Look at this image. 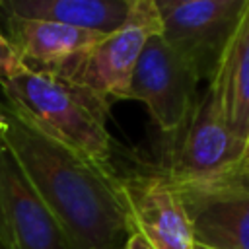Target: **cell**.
Masks as SVG:
<instances>
[{
    "mask_svg": "<svg viewBox=\"0 0 249 249\" xmlns=\"http://www.w3.org/2000/svg\"><path fill=\"white\" fill-rule=\"evenodd\" d=\"M2 18L8 29L6 37L16 47L23 64L31 68H47L58 64L86 51L103 37V33L84 31L54 21L23 19L14 16Z\"/></svg>",
    "mask_w": 249,
    "mask_h": 249,
    "instance_id": "7c38bea8",
    "label": "cell"
},
{
    "mask_svg": "<svg viewBox=\"0 0 249 249\" xmlns=\"http://www.w3.org/2000/svg\"><path fill=\"white\" fill-rule=\"evenodd\" d=\"M163 41L210 80L249 0H154Z\"/></svg>",
    "mask_w": 249,
    "mask_h": 249,
    "instance_id": "5b68a950",
    "label": "cell"
},
{
    "mask_svg": "<svg viewBox=\"0 0 249 249\" xmlns=\"http://www.w3.org/2000/svg\"><path fill=\"white\" fill-rule=\"evenodd\" d=\"M0 150H2V144H0Z\"/></svg>",
    "mask_w": 249,
    "mask_h": 249,
    "instance_id": "e0dca14e",
    "label": "cell"
},
{
    "mask_svg": "<svg viewBox=\"0 0 249 249\" xmlns=\"http://www.w3.org/2000/svg\"><path fill=\"white\" fill-rule=\"evenodd\" d=\"M23 60L19 58L16 47L12 45V41L0 31V84H4L6 80H10L14 74H18L23 68Z\"/></svg>",
    "mask_w": 249,
    "mask_h": 249,
    "instance_id": "4fadbf2b",
    "label": "cell"
},
{
    "mask_svg": "<svg viewBox=\"0 0 249 249\" xmlns=\"http://www.w3.org/2000/svg\"><path fill=\"white\" fill-rule=\"evenodd\" d=\"M0 93L45 132L91 161L109 167V105L89 89L53 72L23 66L0 84Z\"/></svg>",
    "mask_w": 249,
    "mask_h": 249,
    "instance_id": "7a4b0ae2",
    "label": "cell"
},
{
    "mask_svg": "<svg viewBox=\"0 0 249 249\" xmlns=\"http://www.w3.org/2000/svg\"><path fill=\"white\" fill-rule=\"evenodd\" d=\"M173 136L179 138L173 142L160 171L171 181L212 177L233 165L245 152V144L228 126L208 88L196 99L185 126Z\"/></svg>",
    "mask_w": 249,
    "mask_h": 249,
    "instance_id": "52a82bcc",
    "label": "cell"
},
{
    "mask_svg": "<svg viewBox=\"0 0 249 249\" xmlns=\"http://www.w3.org/2000/svg\"><path fill=\"white\" fill-rule=\"evenodd\" d=\"M160 31L161 23L156 2L134 0L130 16L123 27L103 35L86 51L39 70L53 72L89 89L111 107V103L126 99L138 56L148 37Z\"/></svg>",
    "mask_w": 249,
    "mask_h": 249,
    "instance_id": "3957f363",
    "label": "cell"
},
{
    "mask_svg": "<svg viewBox=\"0 0 249 249\" xmlns=\"http://www.w3.org/2000/svg\"><path fill=\"white\" fill-rule=\"evenodd\" d=\"M208 89L235 138L245 144L249 130V4L208 80Z\"/></svg>",
    "mask_w": 249,
    "mask_h": 249,
    "instance_id": "30bf717a",
    "label": "cell"
},
{
    "mask_svg": "<svg viewBox=\"0 0 249 249\" xmlns=\"http://www.w3.org/2000/svg\"><path fill=\"white\" fill-rule=\"evenodd\" d=\"M198 82L193 66L163 41L160 31L148 37L138 56L126 99L144 103L156 126L173 136L185 126L198 99Z\"/></svg>",
    "mask_w": 249,
    "mask_h": 249,
    "instance_id": "8992f818",
    "label": "cell"
},
{
    "mask_svg": "<svg viewBox=\"0 0 249 249\" xmlns=\"http://www.w3.org/2000/svg\"><path fill=\"white\" fill-rule=\"evenodd\" d=\"M171 185L187 212L195 243L210 249H249V150L212 177Z\"/></svg>",
    "mask_w": 249,
    "mask_h": 249,
    "instance_id": "277c9868",
    "label": "cell"
},
{
    "mask_svg": "<svg viewBox=\"0 0 249 249\" xmlns=\"http://www.w3.org/2000/svg\"><path fill=\"white\" fill-rule=\"evenodd\" d=\"M245 150H249V130H247V138H245Z\"/></svg>",
    "mask_w": 249,
    "mask_h": 249,
    "instance_id": "9a60e30c",
    "label": "cell"
},
{
    "mask_svg": "<svg viewBox=\"0 0 249 249\" xmlns=\"http://www.w3.org/2000/svg\"><path fill=\"white\" fill-rule=\"evenodd\" d=\"M117 191L130 231L140 233L154 249H195L187 212L163 173L117 175Z\"/></svg>",
    "mask_w": 249,
    "mask_h": 249,
    "instance_id": "ba28073f",
    "label": "cell"
},
{
    "mask_svg": "<svg viewBox=\"0 0 249 249\" xmlns=\"http://www.w3.org/2000/svg\"><path fill=\"white\" fill-rule=\"evenodd\" d=\"M0 249H72L62 228L0 150Z\"/></svg>",
    "mask_w": 249,
    "mask_h": 249,
    "instance_id": "9c48e42d",
    "label": "cell"
},
{
    "mask_svg": "<svg viewBox=\"0 0 249 249\" xmlns=\"http://www.w3.org/2000/svg\"><path fill=\"white\" fill-rule=\"evenodd\" d=\"M195 249H210V247H204V245H198V243H195Z\"/></svg>",
    "mask_w": 249,
    "mask_h": 249,
    "instance_id": "2e32d148",
    "label": "cell"
},
{
    "mask_svg": "<svg viewBox=\"0 0 249 249\" xmlns=\"http://www.w3.org/2000/svg\"><path fill=\"white\" fill-rule=\"evenodd\" d=\"M121 249H154L140 233H136V231H130L128 233V237H126V241L123 243V247Z\"/></svg>",
    "mask_w": 249,
    "mask_h": 249,
    "instance_id": "5bb4252c",
    "label": "cell"
},
{
    "mask_svg": "<svg viewBox=\"0 0 249 249\" xmlns=\"http://www.w3.org/2000/svg\"><path fill=\"white\" fill-rule=\"evenodd\" d=\"M0 144L72 249H121L130 230L117 173L35 124L0 93Z\"/></svg>",
    "mask_w": 249,
    "mask_h": 249,
    "instance_id": "6da1fadb",
    "label": "cell"
},
{
    "mask_svg": "<svg viewBox=\"0 0 249 249\" xmlns=\"http://www.w3.org/2000/svg\"><path fill=\"white\" fill-rule=\"evenodd\" d=\"M132 2L134 0H4L0 2V14L54 21L107 35L126 23Z\"/></svg>",
    "mask_w": 249,
    "mask_h": 249,
    "instance_id": "8fae6325",
    "label": "cell"
}]
</instances>
